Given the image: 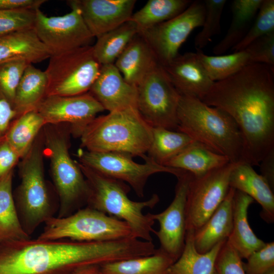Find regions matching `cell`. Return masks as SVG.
Here are the masks:
<instances>
[{"mask_svg":"<svg viewBox=\"0 0 274 274\" xmlns=\"http://www.w3.org/2000/svg\"><path fill=\"white\" fill-rule=\"evenodd\" d=\"M190 0H149L129 20L136 26L139 32L168 20L184 11L192 3Z\"/></svg>","mask_w":274,"mask_h":274,"instance_id":"cell-34","label":"cell"},{"mask_svg":"<svg viewBox=\"0 0 274 274\" xmlns=\"http://www.w3.org/2000/svg\"><path fill=\"white\" fill-rule=\"evenodd\" d=\"M229 162V160L225 156L194 141L168 161L165 166L183 170L191 173L194 177H199Z\"/></svg>","mask_w":274,"mask_h":274,"instance_id":"cell-25","label":"cell"},{"mask_svg":"<svg viewBox=\"0 0 274 274\" xmlns=\"http://www.w3.org/2000/svg\"><path fill=\"white\" fill-rule=\"evenodd\" d=\"M274 31V1L263 0L254 23L242 40L231 50H245L256 39Z\"/></svg>","mask_w":274,"mask_h":274,"instance_id":"cell-36","label":"cell"},{"mask_svg":"<svg viewBox=\"0 0 274 274\" xmlns=\"http://www.w3.org/2000/svg\"><path fill=\"white\" fill-rule=\"evenodd\" d=\"M265 274H274V268L266 272Z\"/></svg>","mask_w":274,"mask_h":274,"instance_id":"cell-48","label":"cell"},{"mask_svg":"<svg viewBox=\"0 0 274 274\" xmlns=\"http://www.w3.org/2000/svg\"><path fill=\"white\" fill-rule=\"evenodd\" d=\"M39 138L20 166L21 183L14 202L23 229L30 236L43 223L54 217L55 212L44 178L43 145Z\"/></svg>","mask_w":274,"mask_h":274,"instance_id":"cell-7","label":"cell"},{"mask_svg":"<svg viewBox=\"0 0 274 274\" xmlns=\"http://www.w3.org/2000/svg\"><path fill=\"white\" fill-rule=\"evenodd\" d=\"M259 166L261 173L260 175L274 190V149L265 156Z\"/></svg>","mask_w":274,"mask_h":274,"instance_id":"cell-46","label":"cell"},{"mask_svg":"<svg viewBox=\"0 0 274 274\" xmlns=\"http://www.w3.org/2000/svg\"><path fill=\"white\" fill-rule=\"evenodd\" d=\"M194 232L192 229L187 230L183 252L168 268L166 274H217L216 258L226 239L219 243L209 252L200 253L194 245Z\"/></svg>","mask_w":274,"mask_h":274,"instance_id":"cell-26","label":"cell"},{"mask_svg":"<svg viewBox=\"0 0 274 274\" xmlns=\"http://www.w3.org/2000/svg\"><path fill=\"white\" fill-rule=\"evenodd\" d=\"M244 50L248 54L251 63L274 67V31L256 39Z\"/></svg>","mask_w":274,"mask_h":274,"instance_id":"cell-41","label":"cell"},{"mask_svg":"<svg viewBox=\"0 0 274 274\" xmlns=\"http://www.w3.org/2000/svg\"><path fill=\"white\" fill-rule=\"evenodd\" d=\"M243 262L246 274H265L274 268V243H266L264 247L253 252Z\"/></svg>","mask_w":274,"mask_h":274,"instance_id":"cell-40","label":"cell"},{"mask_svg":"<svg viewBox=\"0 0 274 274\" xmlns=\"http://www.w3.org/2000/svg\"><path fill=\"white\" fill-rule=\"evenodd\" d=\"M254 201L247 194L235 190L233 199L232 228L227 241L242 259H247L266 245L255 234L248 222V209Z\"/></svg>","mask_w":274,"mask_h":274,"instance_id":"cell-24","label":"cell"},{"mask_svg":"<svg viewBox=\"0 0 274 274\" xmlns=\"http://www.w3.org/2000/svg\"><path fill=\"white\" fill-rule=\"evenodd\" d=\"M79 162L108 177L126 183L141 197L148 179L155 174L167 173L177 177L186 171L159 164L145 155L144 163L134 161L131 155L122 152H97L80 149Z\"/></svg>","mask_w":274,"mask_h":274,"instance_id":"cell-10","label":"cell"},{"mask_svg":"<svg viewBox=\"0 0 274 274\" xmlns=\"http://www.w3.org/2000/svg\"><path fill=\"white\" fill-rule=\"evenodd\" d=\"M175 262L159 249L155 253L102 264L105 274H166Z\"/></svg>","mask_w":274,"mask_h":274,"instance_id":"cell-30","label":"cell"},{"mask_svg":"<svg viewBox=\"0 0 274 274\" xmlns=\"http://www.w3.org/2000/svg\"><path fill=\"white\" fill-rule=\"evenodd\" d=\"M263 0H234L232 2V20L227 33L213 49L221 55L231 49L246 35L255 18Z\"/></svg>","mask_w":274,"mask_h":274,"instance_id":"cell-29","label":"cell"},{"mask_svg":"<svg viewBox=\"0 0 274 274\" xmlns=\"http://www.w3.org/2000/svg\"><path fill=\"white\" fill-rule=\"evenodd\" d=\"M4 139H5V138H4ZM4 139H0V143H1V142L3 141V140H4Z\"/></svg>","mask_w":274,"mask_h":274,"instance_id":"cell-49","label":"cell"},{"mask_svg":"<svg viewBox=\"0 0 274 274\" xmlns=\"http://www.w3.org/2000/svg\"><path fill=\"white\" fill-rule=\"evenodd\" d=\"M90 189L87 206L125 222L134 238L152 241L151 233L155 223L151 213H143L159 201L154 194L148 199L135 201L128 196L130 186L124 182L104 176L77 162Z\"/></svg>","mask_w":274,"mask_h":274,"instance_id":"cell-5","label":"cell"},{"mask_svg":"<svg viewBox=\"0 0 274 274\" xmlns=\"http://www.w3.org/2000/svg\"><path fill=\"white\" fill-rule=\"evenodd\" d=\"M229 185L256 200L262 209L261 218L268 223L273 222V190L252 165L245 162L235 163L230 173Z\"/></svg>","mask_w":274,"mask_h":274,"instance_id":"cell-20","label":"cell"},{"mask_svg":"<svg viewBox=\"0 0 274 274\" xmlns=\"http://www.w3.org/2000/svg\"><path fill=\"white\" fill-rule=\"evenodd\" d=\"M101 66L90 45L52 54L45 71L46 96H74L87 92L98 76Z\"/></svg>","mask_w":274,"mask_h":274,"instance_id":"cell-9","label":"cell"},{"mask_svg":"<svg viewBox=\"0 0 274 274\" xmlns=\"http://www.w3.org/2000/svg\"><path fill=\"white\" fill-rule=\"evenodd\" d=\"M196 53L209 77L214 82L226 79L251 63L249 55L245 50L215 56L208 55L201 50H197Z\"/></svg>","mask_w":274,"mask_h":274,"instance_id":"cell-35","label":"cell"},{"mask_svg":"<svg viewBox=\"0 0 274 274\" xmlns=\"http://www.w3.org/2000/svg\"><path fill=\"white\" fill-rule=\"evenodd\" d=\"M69 274H105L99 265H91L79 268Z\"/></svg>","mask_w":274,"mask_h":274,"instance_id":"cell-47","label":"cell"},{"mask_svg":"<svg viewBox=\"0 0 274 274\" xmlns=\"http://www.w3.org/2000/svg\"><path fill=\"white\" fill-rule=\"evenodd\" d=\"M80 9L93 38H98L129 20L135 0H72Z\"/></svg>","mask_w":274,"mask_h":274,"instance_id":"cell-17","label":"cell"},{"mask_svg":"<svg viewBox=\"0 0 274 274\" xmlns=\"http://www.w3.org/2000/svg\"><path fill=\"white\" fill-rule=\"evenodd\" d=\"M206 13L203 1H192L173 18L139 33L152 49L158 63L164 66L179 54L192 31L202 25Z\"/></svg>","mask_w":274,"mask_h":274,"instance_id":"cell-12","label":"cell"},{"mask_svg":"<svg viewBox=\"0 0 274 274\" xmlns=\"http://www.w3.org/2000/svg\"><path fill=\"white\" fill-rule=\"evenodd\" d=\"M17 114L12 106L0 95V139H4Z\"/></svg>","mask_w":274,"mask_h":274,"instance_id":"cell-44","label":"cell"},{"mask_svg":"<svg viewBox=\"0 0 274 274\" xmlns=\"http://www.w3.org/2000/svg\"><path fill=\"white\" fill-rule=\"evenodd\" d=\"M137 109L152 127L177 131V112L181 95L159 64L136 86Z\"/></svg>","mask_w":274,"mask_h":274,"instance_id":"cell-11","label":"cell"},{"mask_svg":"<svg viewBox=\"0 0 274 274\" xmlns=\"http://www.w3.org/2000/svg\"><path fill=\"white\" fill-rule=\"evenodd\" d=\"M162 67L181 95L202 100L214 83L209 77L196 53L179 54Z\"/></svg>","mask_w":274,"mask_h":274,"instance_id":"cell-19","label":"cell"},{"mask_svg":"<svg viewBox=\"0 0 274 274\" xmlns=\"http://www.w3.org/2000/svg\"><path fill=\"white\" fill-rule=\"evenodd\" d=\"M201 100L236 123L244 141V162L259 166L274 149V67L250 63L214 82Z\"/></svg>","mask_w":274,"mask_h":274,"instance_id":"cell-1","label":"cell"},{"mask_svg":"<svg viewBox=\"0 0 274 274\" xmlns=\"http://www.w3.org/2000/svg\"><path fill=\"white\" fill-rule=\"evenodd\" d=\"M125 80L136 86L159 64L149 44L137 33L114 63Z\"/></svg>","mask_w":274,"mask_h":274,"instance_id":"cell-23","label":"cell"},{"mask_svg":"<svg viewBox=\"0 0 274 274\" xmlns=\"http://www.w3.org/2000/svg\"><path fill=\"white\" fill-rule=\"evenodd\" d=\"M13 169L0 178V245L30 238L22 228L12 193Z\"/></svg>","mask_w":274,"mask_h":274,"instance_id":"cell-27","label":"cell"},{"mask_svg":"<svg viewBox=\"0 0 274 274\" xmlns=\"http://www.w3.org/2000/svg\"><path fill=\"white\" fill-rule=\"evenodd\" d=\"M152 141L147 156L164 166L194 142L183 132L161 127H152Z\"/></svg>","mask_w":274,"mask_h":274,"instance_id":"cell-33","label":"cell"},{"mask_svg":"<svg viewBox=\"0 0 274 274\" xmlns=\"http://www.w3.org/2000/svg\"><path fill=\"white\" fill-rule=\"evenodd\" d=\"M235 190L230 187L219 206L207 221L194 231L193 242L200 253L210 251L220 242L229 237L233 224V199Z\"/></svg>","mask_w":274,"mask_h":274,"instance_id":"cell-21","label":"cell"},{"mask_svg":"<svg viewBox=\"0 0 274 274\" xmlns=\"http://www.w3.org/2000/svg\"><path fill=\"white\" fill-rule=\"evenodd\" d=\"M192 174L186 172L177 177L174 198L168 207L161 213L152 214L159 224L154 230L160 243L159 248L176 261L181 255L186 235V206L189 182Z\"/></svg>","mask_w":274,"mask_h":274,"instance_id":"cell-15","label":"cell"},{"mask_svg":"<svg viewBox=\"0 0 274 274\" xmlns=\"http://www.w3.org/2000/svg\"><path fill=\"white\" fill-rule=\"evenodd\" d=\"M104 110L89 92L74 96H47L37 110L46 125L70 123L73 132L79 136L96 115Z\"/></svg>","mask_w":274,"mask_h":274,"instance_id":"cell-16","label":"cell"},{"mask_svg":"<svg viewBox=\"0 0 274 274\" xmlns=\"http://www.w3.org/2000/svg\"><path fill=\"white\" fill-rule=\"evenodd\" d=\"M138 33L136 25L128 20L97 38L95 44L92 46L95 58L101 65L114 64Z\"/></svg>","mask_w":274,"mask_h":274,"instance_id":"cell-32","label":"cell"},{"mask_svg":"<svg viewBox=\"0 0 274 274\" xmlns=\"http://www.w3.org/2000/svg\"><path fill=\"white\" fill-rule=\"evenodd\" d=\"M242 258L227 239L217 255L215 267L217 274H246Z\"/></svg>","mask_w":274,"mask_h":274,"instance_id":"cell-42","label":"cell"},{"mask_svg":"<svg viewBox=\"0 0 274 274\" xmlns=\"http://www.w3.org/2000/svg\"><path fill=\"white\" fill-rule=\"evenodd\" d=\"M177 118V131L225 156L232 163L244 162L240 129L222 110L208 106L197 98L181 95Z\"/></svg>","mask_w":274,"mask_h":274,"instance_id":"cell-3","label":"cell"},{"mask_svg":"<svg viewBox=\"0 0 274 274\" xmlns=\"http://www.w3.org/2000/svg\"><path fill=\"white\" fill-rule=\"evenodd\" d=\"M47 88L45 72L29 64L17 87L13 104L17 117L25 113L37 111L46 96Z\"/></svg>","mask_w":274,"mask_h":274,"instance_id":"cell-28","label":"cell"},{"mask_svg":"<svg viewBox=\"0 0 274 274\" xmlns=\"http://www.w3.org/2000/svg\"><path fill=\"white\" fill-rule=\"evenodd\" d=\"M132 237L131 229L125 222L86 206L67 216L48 220L37 239L91 242Z\"/></svg>","mask_w":274,"mask_h":274,"instance_id":"cell-8","label":"cell"},{"mask_svg":"<svg viewBox=\"0 0 274 274\" xmlns=\"http://www.w3.org/2000/svg\"><path fill=\"white\" fill-rule=\"evenodd\" d=\"M67 3L72 10L61 16L48 17L40 8L36 9L33 29L52 54L89 46L94 38L80 9L72 1Z\"/></svg>","mask_w":274,"mask_h":274,"instance_id":"cell-14","label":"cell"},{"mask_svg":"<svg viewBox=\"0 0 274 274\" xmlns=\"http://www.w3.org/2000/svg\"><path fill=\"white\" fill-rule=\"evenodd\" d=\"M134 238L105 242L30 238L0 245V274H69L86 266L139 256Z\"/></svg>","mask_w":274,"mask_h":274,"instance_id":"cell-2","label":"cell"},{"mask_svg":"<svg viewBox=\"0 0 274 274\" xmlns=\"http://www.w3.org/2000/svg\"><path fill=\"white\" fill-rule=\"evenodd\" d=\"M226 0L203 1L206 13L202 29L194 39L196 50H201L210 42L212 38L220 33L221 19Z\"/></svg>","mask_w":274,"mask_h":274,"instance_id":"cell-37","label":"cell"},{"mask_svg":"<svg viewBox=\"0 0 274 274\" xmlns=\"http://www.w3.org/2000/svg\"><path fill=\"white\" fill-rule=\"evenodd\" d=\"M36 10H0V36L33 28Z\"/></svg>","mask_w":274,"mask_h":274,"instance_id":"cell-39","label":"cell"},{"mask_svg":"<svg viewBox=\"0 0 274 274\" xmlns=\"http://www.w3.org/2000/svg\"><path fill=\"white\" fill-rule=\"evenodd\" d=\"M29 64L25 60L17 59L0 64V95L12 107L17 87Z\"/></svg>","mask_w":274,"mask_h":274,"instance_id":"cell-38","label":"cell"},{"mask_svg":"<svg viewBox=\"0 0 274 274\" xmlns=\"http://www.w3.org/2000/svg\"><path fill=\"white\" fill-rule=\"evenodd\" d=\"M19 156L4 139L0 143V178L13 169Z\"/></svg>","mask_w":274,"mask_h":274,"instance_id":"cell-43","label":"cell"},{"mask_svg":"<svg viewBox=\"0 0 274 274\" xmlns=\"http://www.w3.org/2000/svg\"><path fill=\"white\" fill-rule=\"evenodd\" d=\"M16 118L12 122L5 139L19 157L23 158L46 124L37 111L25 113Z\"/></svg>","mask_w":274,"mask_h":274,"instance_id":"cell-31","label":"cell"},{"mask_svg":"<svg viewBox=\"0 0 274 274\" xmlns=\"http://www.w3.org/2000/svg\"><path fill=\"white\" fill-rule=\"evenodd\" d=\"M234 164L229 162L199 177L192 175L186 199V230L201 227L225 199Z\"/></svg>","mask_w":274,"mask_h":274,"instance_id":"cell-13","label":"cell"},{"mask_svg":"<svg viewBox=\"0 0 274 274\" xmlns=\"http://www.w3.org/2000/svg\"><path fill=\"white\" fill-rule=\"evenodd\" d=\"M52 53L41 42L33 28L0 36V64L22 59L32 64L49 58Z\"/></svg>","mask_w":274,"mask_h":274,"instance_id":"cell-22","label":"cell"},{"mask_svg":"<svg viewBox=\"0 0 274 274\" xmlns=\"http://www.w3.org/2000/svg\"><path fill=\"white\" fill-rule=\"evenodd\" d=\"M152 128L136 108L96 117L80 137L81 147L92 152H122L143 158L152 141Z\"/></svg>","mask_w":274,"mask_h":274,"instance_id":"cell-4","label":"cell"},{"mask_svg":"<svg viewBox=\"0 0 274 274\" xmlns=\"http://www.w3.org/2000/svg\"><path fill=\"white\" fill-rule=\"evenodd\" d=\"M46 0H0V10H36L46 2Z\"/></svg>","mask_w":274,"mask_h":274,"instance_id":"cell-45","label":"cell"},{"mask_svg":"<svg viewBox=\"0 0 274 274\" xmlns=\"http://www.w3.org/2000/svg\"><path fill=\"white\" fill-rule=\"evenodd\" d=\"M89 92L109 112L136 108V86L126 82L114 64L101 65Z\"/></svg>","mask_w":274,"mask_h":274,"instance_id":"cell-18","label":"cell"},{"mask_svg":"<svg viewBox=\"0 0 274 274\" xmlns=\"http://www.w3.org/2000/svg\"><path fill=\"white\" fill-rule=\"evenodd\" d=\"M45 128V151L59 199L57 217H64L87 206L89 187L77 162L70 155L66 134L53 126Z\"/></svg>","mask_w":274,"mask_h":274,"instance_id":"cell-6","label":"cell"}]
</instances>
